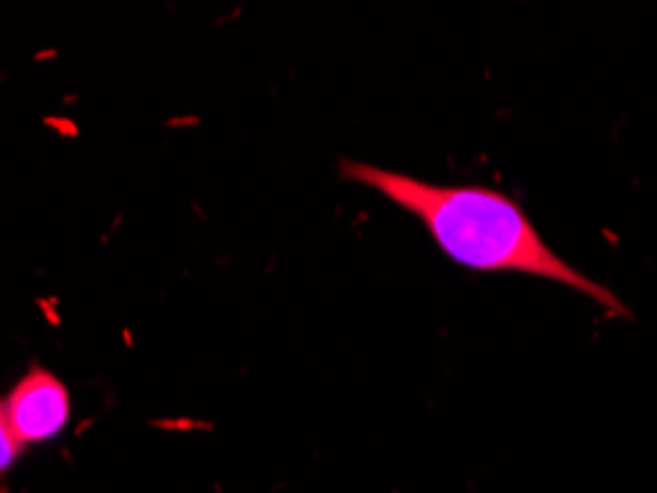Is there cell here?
Listing matches in <instances>:
<instances>
[{
	"mask_svg": "<svg viewBox=\"0 0 657 493\" xmlns=\"http://www.w3.org/2000/svg\"><path fill=\"white\" fill-rule=\"evenodd\" d=\"M341 172L421 219L438 248L462 267L477 272H522L560 281L598 305L628 317V310L605 284L586 278L572 263H565L563 257L553 255L522 207L498 189L436 186L353 160H344Z\"/></svg>",
	"mask_w": 657,
	"mask_h": 493,
	"instance_id": "6da1fadb",
	"label": "cell"
},
{
	"mask_svg": "<svg viewBox=\"0 0 657 493\" xmlns=\"http://www.w3.org/2000/svg\"><path fill=\"white\" fill-rule=\"evenodd\" d=\"M7 417L15 437L24 443H39L48 441L53 434L63 432V426L69 422V391L65 384L53 372L42 370V367H33L24 375L12 393L7 396Z\"/></svg>",
	"mask_w": 657,
	"mask_h": 493,
	"instance_id": "7a4b0ae2",
	"label": "cell"
},
{
	"mask_svg": "<svg viewBox=\"0 0 657 493\" xmlns=\"http://www.w3.org/2000/svg\"><path fill=\"white\" fill-rule=\"evenodd\" d=\"M19 449H22V441L12 432L10 417H7V405L0 402V473L19 458Z\"/></svg>",
	"mask_w": 657,
	"mask_h": 493,
	"instance_id": "3957f363",
	"label": "cell"
}]
</instances>
